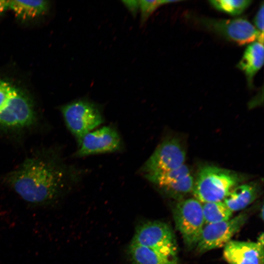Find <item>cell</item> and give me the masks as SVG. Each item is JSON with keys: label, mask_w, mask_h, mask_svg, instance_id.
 Wrapping results in <instances>:
<instances>
[{"label": "cell", "mask_w": 264, "mask_h": 264, "mask_svg": "<svg viewBox=\"0 0 264 264\" xmlns=\"http://www.w3.org/2000/svg\"><path fill=\"white\" fill-rule=\"evenodd\" d=\"M68 172L56 158L34 156L25 159L7 176L10 187L34 206L53 204L67 185Z\"/></svg>", "instance_id": "cell-1"}, {"label": "cell", "mask_w": 264, "mask_h": 264, "mask_svg": "<svg viewBox=\"0 0 264 264\" xmlns=\"http://www.w3.org/2000/svg\"><path fill=\"white\" fill-rule=\"evenodd\" d=\"M242 181L237 173L213 165H204L198 171L193 194L201 203L223 201Z\"/></svg>", "instance_id": "cell-2"}, {"label": "cell", "mask_w": 264, "mask_h": 264, "mask_svg": "<svg viewBox=\"0 0 264 264\" xmlns=\"http://www.w3.org/2000/svg\"><path fill=\"white\" fill-rule=\"evenodd\" d=\"M66 125L78 142L104 122L100 107L87 99L69 103L61 108Z\"/></svg>", "instance_id": "cell-3"}, {"label": "cell", "mask_w": 264, "mask_h": 264, "mask_svg": "<svg viewBox=\"0 0 264 264\" xmlns=\"http://www.w3.org/2000/svg\"><path fill=\"white\" fill-rule=\"evenodd\" d=\"M131 242L177 259V245L175 234L169 225L162 221H147L139 224Z\"/></svg>", "instance_id": "cell-4"}, {"label": "cell", "mask_w": 264, "mask_h": 264, "mask_svg": "<svg viewBox=\"0 0 264 264\" xmlns=\"http://www.w3.org/2000/svg\"><path fill=\"white\" fill-rule=\"evenodd\" d=\"M198 24L210 31L239 45L258 41L264 44L261 35L254 25L244 18L234 19L197 18Z\"/></svg>", "instance_id": "cell-5"}, {"label": "cell", "mask_w": 264, "mask_h": 264, "mask_svg": "<svg viewBox=\"0 0 264 264\" xmlns=\"http://www.w3.org/2000/svg\"><path fill=\"white\" fill-rule=\"evenodd\" d=\"M173 212L185 245L189 248L196 247L205 223L201 203L195 198L179 199Z\"/></svg>", "instance_id": "cell-6"}, {"label": "cell", "mask_w": 264, "mask_h": 264, "mask_svg": "<svg viewBox=\"0 0 264 264\" xmlns=\"http://www.w3.org/2000/svg\"><path fill=\"white\" fill-rule=\"evenodd\" d=\"M185 158L186 152L179 140L169 137L158 145L140 172L145 176L176 169L185 164Z\"/></svg>", "instance_id": "cell-7"}, {"label": "cell", "mask_w": 264, "mask_h": 264, "mask_svg": "<svg viewBox=\"0 0 264 264\" xmlns=\"http://www.w3.org/2000/svg\"><path fill=\"white\" fill-rule=\"evenodd\" d=\"M248 218L245 213L227 220L204 225L196 249L199 253L225 246L243 226Z\"/></svg>", "instance_id": "cell-8"}, {"label": "cell", "mask_w": 264, "mask_h": 264, "mask_svg": "<svg viewBox=\"0 0 264 264\" xmlns=\"http://www.w3.org/2000/svg\"><path fill=\"white\" fill-rule=\"evenodd\" d=\"M144 177L165 194L179 199L192 192L194 188V178L185 164L176 169Z\"/></svg>", "instance_id": "cell-9"}, {"label": "cell", "mask_w": 264, "mask_h": 264, "mask_svg": "<svg viewBox=\"0 0 264 264\" xmlns=\"http://www.w3.org/2000/svg\"><path fill=\"white\" fill-rule=\"evenodd\" d=\"M76 156L113 153L122 147L119 134L115 128L107 126L93 130L85 134L78 142Z\"/></svg>", "instance_id": "cell-10"}, {"label": "cell", "mask_w": 264, "mask_h": 264, "mask_svg": "<svg viewBox=\"0 0 264 264\" xmlns=\"http://www.w3.org/2000/svg\"><path fill=\"white\" fill-rule=\"evenodd\" d=\"M223 257L229 264H264V248L256 242L231 240L224 246Z\"/></svg>", "instance_id": "cell-11"}, {"label": "cell", "mask_w": 264, "mask_h": 264, "mask_svg": "<svg viewBox=\"0 0 264 264\" xmlns=\"http://www.w3.org/2000/svg\"><path fill=\"white\" fill-rule=\"evenodd\" d=\"M264 60V44L258 41L250 44L237 65L243 72L248 87L253 88L255 75L263 66Z\"/></svg>", "instance_id": "cell-12"}, {"label": "cell", "mask_w": 264, "mask_h": 264, "mask_svg": "<svg viewBox=\"0 0 264 264\" xmlns=\"http://www.w3.org/2000/svg\"><path fill=\"white\" fill-rule=\"evenodd\" d=\"M258 196V188L252 183L238 185L223 200L232 212L242 210L253 202Z\"/></svg>", "instance_id": "cell-13"}, {"label": "cell", "mask_w": 264, "mask_h": 264, "mask_svg": "<svg viewBox=\"0 0 264 264\" xmlns=\"http://www.w3.org/2000/svg\"><path fill=\"white\" fill-rule=\"evenodd\" d=\"M128 254L132 264H179L177 259L168 257L147 247L131 242Z\"/></svg>", "instance_id": "cell-14"}, {"label": "cell", "mask_w": 264, "mask_h": 264, "mask_svg": "<svg viewBox=\"0 0 264 264\" xmlns=\"http://www.w3.org/2000/svg\"><path fill=\"white\" fill-rule=\"evenodd\" d=\"M48 4L45 0H9V9L22 19L37 17L44 13Z\"/></svg>", "instance_id": "cell-15"}, {"label": "cell", "mask_w": 264, "mask_h": 264, "mask_svg": "<svg viewBox=\"0 0 264 264\" xmlns=\"http://www.w3.org/2000/svg\"><path fill=\"white\" fill-rule=\"evenodd\" d=\"M202 205L206 224L225 221L232 217L233 212L222 201L204 203Z\"/></svg>", "instance_id": "cell-16"}, {"label": "cell", "mask_w": 264, "mask_h": 264, "mask_svg": "<svg viewBox=\"0 0 264 264\" xmlns=\"http://www.w3.org/2000/svg\"><path fill=\"white\" fill-rule=\"evenodd\" d=\"M213 7L231 16L242 14L252 2L250 0H212L209 1Z\"/></svg>", "instance_id": "cell-17"}, {"label": "cell", "mask_w": 264, "mask_h": 264, "mask_svg": "<svg viewBox=\"0 0 264 264\" xmlns=\"http://www.w3.org/2000/svg\"><path fill=\"white\" fill-rule=\"evenodd\" d=\"M179 1H181V0H139V9L141 12V21L142 23L145 22L150 15L158 8V7L164 5Z\"/></svg>", "instance_id": "cell-18"}, {"label": "cell", "mask_w": 264, "mask_h": 264, "mask_svg": "<svg viewBox=\"0 0 264 264\" xmlns=\"http://www.w3.org/2000/svg\"><path fill=\"white\" fill-rule=\"evenodd\" d=\"M16 88L0 79V114L8 107Z\"/></svg>", "instance_id": "cell-19"}, {"label": "cell", "mask_w": 264, "mask_h": 264, "mask_svg": "<svg viewBox=\"0 0 264 264\" xmlns=\"http://www.w3.org/2000/svg\"><path fill=\"white\" fill-rule=\"evenodd\" d=\"M264 2H262L253 20L254 27L262 35H264Z\"/></svg>", "instance_id": "cell-20"}, {"label": "cell", "mask_w": 264, "mask_h": 264, "mask_svg": "<svg viewBox=\"0 0 264 264\" xmlns=\"http://www.w3.org/2000/svg\"><path fill=\"white\" fill-rule=\"evenodd\" d=\"M123 2L133 15H135L139 9V0H126Z\"/></svg>", "instance_id": "cell-21"}, {"label": "cell", "mask_w": 264, "mask_h": 264, "mask_svg": "<svg viewBox=\"0 0 264 264\" xmlns=\"http://www.w3.org/2000/svg\"><path fill=\"white\" fill-rule=\"evenodd\" d=\"M9 0H0V15L9 9Z\"/></svg>", "instance_id": "cell-22"}, {"label": "cell", "mask_w": 264, "mask_h": 264, "mask_svg": "<svg viewBox=\"0 0 264 264\" xmlns=\"http://www.w3.org/2000/svg\"><path fill=\"white\" fill-rule=\"evenodd\" d=\"M258 244L264 247V233L262 232L258 238L257 241L256 242Z\"/></svg>", "instance_id": "cell-23"}, {"label": "cell", "mask_w": 264, "mask_h": 264, "mask_svg": "<svg viewBox=\"0 0 264 264\" xmlns=\"http://www.w3.org/2000/svg\"><path fill=\"white\" fill-rule=\"evenodd\" d=\"M261 216L262 219L263 220V219H264V207H263V206L262 208Z\"/></svg>", "instance_id": "cell-24"}]
</instances>
